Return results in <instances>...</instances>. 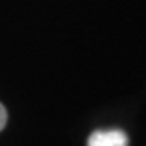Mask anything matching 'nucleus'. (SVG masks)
Returning <instances> with one entry per match:
<instances>
[{
  "label": "nucleus",
  "mask_w": 146,
  "mask_h": 146,
  "mask_svg": "<svg viewBox=\"0 0 146 146\" xmlns=\"http://www.w3.org/2000/svg\"><path fill=\"white\" fill-rule=\"evenodd\" d=\"M88 146H128L123 130H96L88 138Z\"/></svg>",
  "instance_id": "1"
},
{
  "label": "nucleus",
  "mask_w": 146,
  "mask_h": 146,
  "mask_svg": "<svg viewBox=\"0 0 146 146\" xmlns=\"http://www.w3.org/2000/svg\"><path fill=\"white\" fill-rule=\"evenodd\" d=\"M7 119H8L7 109L3 107V104H0V130H3V127L7 125Z\"/></svg>",
  "instance_id": "2"
}]
</instances>
